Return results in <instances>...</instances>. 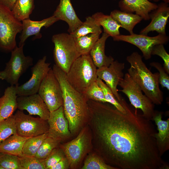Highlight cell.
<instances>
[{"instance_id":"6da1fadb","label":"cell","mask_w":169,"mask_h":169,"mask_svg":"<svg viewBox=\"0 0 169 169\" xmlns=\"http://www.w3.org/2000/svg\"><path fill=\"white\" fill-rule=\"evenodd\" d=\"M123 113L107 103L88 100L92 149L116 169H166L159 154L151 120L139 115L121 96Z\"/></svg>"},{"instance_id":"7a4b0ae2","label":"cell","mask_w":169,"mask_h":169,"mask_svg":"<svg viewBox=\"0 0 169 169\" xmlns=\"http://www.w3.org/2000/svg\"><path fill=\"white\" fill-rule=\"evenodd\" d=\"M52 69L60 86L64 111L68 121L69 130L72 136H76L88 124L90 118L88 99L69 84L66 73L55 64Z\"/></svg>"},{"instance_id":"3957f363","label":"cell","mask_w":169,"mask_h":169,"mask_svg":"<svg viewBox=\"0 0 169 169\" xmlns=\"http://www.w3.org/2000/svg\"><path fill=\"white\" fill-rule=\"evenodd\" d=\"M142 58L137 52L127 57L126 60L131 65L128 73L154 104L160 105L163 102V95L159 87V73H152Z\"/></svg>"},{"instance_id":"277c9868","label":"cell","mask_w":169,"mask_h":169,"mask_svg":"<svg viewBox=\"0 0 169 169\" xmlns=\"http://www.w3.org/2000/svg\"><path fill=\"white\" fill-rule=\"evenodd\" d=\"M97 67L89 54L80 55L66 74L67 80L76 90L84 95L89 87L98 78Z\"/></svg>"},{"instance_id":"5b68a950","label":"cell","mask_w":169,"mask_h":169,"mask_svg":"<svg viewBox=\"0 0 169 169\" xmlns=\"http://www.w3.org/2000/svg\"><path fill=\"white\" fill-rule=\"evenodd\" d=\"M52 41L54 44L55 64L66 74L74 61L80 55L74 38L70 34L63 33L53 35Z\"/></svg>"},{"instance_id":"8992f818","label":"cell","mask_w":169,"mask_h":169,"mask_svg":"<svg viewBox=\"0 0 169 169\" xmlns=\"http://www.w3.org/2000/svg\"><path fill=\"white\" fill-rule=\"evenodd\" d=\"M60 147L68 161L69 168H78L85 156L92 149L91 133L88 125L80 130L75 138Z\"/></svg>"},{"instance_id":"52a82bcc","label":"cell","mask_w":169,"mask_h":169,"mask_svg":"<svg viewBox=\"0 0 169 169\" xmlns=\"http://www.w3.org/2000/svg\"><path fill=\"white\" fill-rule=\"evenodd\" d=\"M22 28L12 10L0 3V48L9 52L13 50L17 46L16 36Z\"/></svg>"},{"instance_id":"ba28073f","label":"cell","mask_w":169,"mask_h":169,"mask_svg":"<svg viewBox=\"0 0 169 169\" xmlns=\"http://www.w3.org/2000/svg\"><path fill=\"white\" fill-rule=\"evenodd\" d=\"M122 91L128 98L131 105L142 112V116L148 120H152L155 110L154 105L149 98L143 94L139 85L128 73H126L119 84Z\"/></svg>"},{"instance_id":"9c48e42d","label":"cell","mask_w":169,"mask_h":169,"mask_svg":"<svg viewBox=\"0 0 169 169\" xmlns=\"http://www.w3.org/2000/svg\"><path fill=\"white\" fill-rule=\"evenodd\" d=\"M24 44L17 46L11 52L9 61L4 70L0 72V79L11 85L17 86L20 76L33 64V59L23 53Z\"/></svg>"},{"instance_id":"30bf717a","label":"cell","mask_w":169,"mask_h":169,"mask_svg":"<svg viewBox=\"0 0 169 169\" xmlns=\"http://www.w3.org/2000/svg\"><path fill=\"white\" fill-rule=\"evenodd\" d=\"M38 93L50 112L63 105L60 86L51 68L42 81Z\"/></svg>"},{"instance_id":"8fae6325","label":"cell","mask_w":169,"mask_h":169,"mask_svg":"<svg viewBox=\"0 0 169 169\" xmlns=\"http://www.w3.org/2000/svg\"><path fill=\"white\" fill-rule=\"evenodd\" d=\"M17 134L23 137H30L48 132L47 120L35 118L18 110L14 115Z\"/></svg>"},{"instance_id":"7c38bea8","label":"cell","mask_w":169,"mask_h":169,"mask_svg":"<svg viewBox=\"0 0 169 169\" xmlns=\"http://www.w3.org/2000/svg\"><path fill=\"white\" fill-rule=\"evenodd\" d=\"M112 38L115 41L125 42L136 46L141 50L146 60L151 58V51L154 46L159 44H166L169 40V37L166 35L161 34L149 37L134 33L130 35L120 34Z\"/></svg>"},{"instance_id":"4fadbf2b","label":"cell","mask_w":169,"mask_h":169,"mask_svg":"<svg viewBox=\"0 0 169 169\" xmlns=\"http://www.w3.org/2000/svg\"><path fill=\"white\" fill-rule=\"evenodd\" d=\"M46 56L39 59L31 69V76L23 84L16 86L18 96H27L38 93L43 79L51 69L46 62Z\"/></svg>"},{"instance_id":"5bb4252c","label":"cell","mask_w":169,"mask_h":169,"mask_svg":"<svg viewBox=\"0 0 169 169\" xmlns=\"http://www.w3.org/2000/svg\"><path fill=\"white\" fill-rule=\"evenodd\" d=\"M124 68V63L115 60L108 67L99 68L97 70L98 78L105 82L118 102L120 100L121 96L118 93L117 86L124 76L123 71Z\"/></svg>"},{"instance_id":"9a60e30c","label":"cell","mask_w":169,"mask_h":169,"mask_svg":"<svg viewBox=\"0 0 169 169\" xmlns=\"http://www.w3.org/2000/svg\"><path fill=\"white\" fill-rule=\"evenodd\" d=\"M49 128L48 136L61 142L72 136L69 130L68 121L65 116L63 106L50 112L47 120Z\"/></svg>"},{"instance_id":"2e32d148","label":"cell","mask_w":169,"mask_h":169,"mask_svg":"<svg viewBox=\"0 0 169 169\" xmlns=\"http://www.w3.org/2000/svg\"><path fill=\"white\" fill-rule=\"evenodd\" d=\"M18 109L27 111L30 115H37L46 120L50 114L47 105L38 93L27 96H18Z\"/></svg>"},{"instance_id":"e0dca14e","label":"cell","mask_w":169,"mask_h":169,"mask_svg":"<svg viewBox=\"0 0 169 169\" xmlns=\"http://www.w3.org/2000/svg\"><path fill=\"white\" fill-rule=\"evenodd\" d=\"M150 23L142 29L140 34L147 35L151 31H156L159 34L166 35V28L169 17L168 3L162 2L157 5L156 9L149 13Z\"/></svg>"},{"instance_id":"ac0fdd59","label":"cell","mask_w":169,"mask_h":169,"mask_svg":"<svg viewBox=\"0 0 169 169\" xmlns=\"http://www.w3.org/2000/svg\"><path fill=\"white\" fill-rule=\"evenodd\" d=\"M59 20L54 16L40 21L31 20L29 18L22 21V30L20 36L19 46L24 44V43L28 37L34 35L36 38H40L42 34L40 32L42 28H47Z\"/></svg>"},{"instance_id":"d6986e66","label":"cell","mask_w":169,"mask_h":169,"mask_svg":"<svg viewBox=\"0 0 169 169\" xmlns=\"http://www.w3.org/2000/svg\"><path fill=\"white\" fill-rule=\"evenodd\" d=\"M53 15L59 20H62L67 23L69 27L68 32L70 34L73 33L83 23L77 15L71 0H60Z\"/></svg>"},{"instance_id":"ffe728a7","label":"cell","mask_w":169,"mask_h":169,"mask_svg":"<svg viewBox=\"0 0 169 169\" xmlns=\"http://www.w3.org/2000/svg\"><path fill=\"white\" fill-rule=\"evenodd\" d=\"M162 112L155 111L152 119L155 122L158 131L155 134V138L161 157L169 149V119L166 120H162Z\"/></svg>"},{"instance_id":"44dd1931","label":"cell","mask_w":169,"mask_h":169,"mask_svg":"<svg viewBox=\"0 0 169 169\" xmlns=\"http://www.w3.org/2000/svg\"><path fill=\"white\" fill-rule=\"evenodd\" d=\"M119 5L122 11L135 12L145 20L150 19L149 13L157 7V4L148 0H122Z\"/></svg>"},{"instance_id":"7402d4cb","label":"cell","mask_w":169,"mask_h":169,"mask_svg":"<svg viewBox=\"0 0 169 169\" xmlns=\"http://www.w3.org/2000/svg\"><path fill=\"white\" fill-rule=\"evenodd\" d=\"M110 36L104 32L102 36L97 40L91 50L89 54L96 67L98 68L103 67H108L114 61L111 56H107L105 53L106 41Z\"/></svg>"},{"instance_id":"603a6c76","label":"cell","mask_w":169,"mask_h":169,"mask_svg":"<svg viewBox=\"0 0 169 169\" xmlns=\"http://www.w3.org/2000/svg\"><path fill=\"white\" fill-rule=\"evenodd\" d=\"M17 97L15 86L11 85L5 89L0 98V121L13 115L18 108Z\"/></svg>"},{"instance_id":"cb8c5ba5","label":"cell","mask_w":169,"mask_h":169,"mask_svg":"<svg viewBox=\"0 0 169 169\" xmlns=\"http://www.w3.org/2000/svg\"><path fill=\"white\" fill-rule=\"evenodd\" d=\"M110 15L120 26V27L128 31L130 35L133 34L135 26L143 19L137 14L132 13L115 10L110 13Z\"/></svg>"},{"instance_id":"d4e9b609","label":"cell","mask_w":169,"mask_h":169,"mask_svg":"<svg viewBox=\"0 0 169 169\" xmlns=\"http://www.w3.org/2000/svg\"><path fill=\"white\" fill-rule=\"evenodd\" d=\"M29 138L17 134L11 136L0 143V152L18 156L21 155L24 144Z\"/></svg>"},{"instance_id":"484cf974","label":"cell","mask_w":169,"mask_h":169,"mask_svg":"<svg viewBox=\"0 0 169 169\" xmlns=\"http://www.w3.org/2000/svg\"><path fill=\"white\" fill-rule=\"evenodd\" d=\"M97 23L103 28L104 32L112 38L120 34V25L110 15H105L101 12H97L92 16Z\"/></svg>"},{"instance_id":"4316f807","label":"cell","mask_w":169,"mask_h":169,"mask_svg":"<svg viewBox=\"0 0 169 169\" xmlns=\"http://www.w3.org/2000/svg\"><path fill=\"white\" fill-rule=\"evenodd\" d=\"M34 0H16L12 10L19 21L29 18L34 8Z\"/></svg>"},{"instance_id":"83f0119b","label":"cell","mask_w":169,"mask_h":169,"mask_svg":"<svg viewBox=\"0 0 169 169\" xmlns=\"http://www.w3.org/2000/svg\"><path fill=\"white\" fill-rule=\"evenodd\" d=\"M100 34L90 33L74 38L77 49L80 55L89 54L91 49L99 38Z\"/></svg>"},{"instance_id":"f1b7e54d","label":"cell","mask_w":169,"mask_h":169,"mask_svg":"<svg viewBox=\"0 0 169 169\" xmlns=\"http://www.w3.org/2000/svg\"><path fill=\"white\" fill-rule=\"evenodd\" d=\"M102 32L100 26L97 23L92 16H89L81 25L70 34L75 38L90 33H101Z\"/></svg>"},{"instance_id":"f546056e","label":"cell","mask_w":169,"mask_h":169,"mask_svg":"<svg viewBox=\"0 0 169 169\" xmlns=\"http://www.w3.org/2000/svg\"><path fill=\"white\" fill-rule=\"evenodd\" d=\"M48 136V132L27 139L23 146L22 154L35 156L43 141Z\"/></svg>"},{"instance_id":"4dcf8cb0","label":"cell","mask_w":169,"mask_h":169,"mask_svg":"<svg viewBox=\"0 0 169 169\" xmlns=\"http://www.w3.org/2000/svg\"><path fill=\"white\" fill-rule=\"evenodd\" d=\"M82 169H116L105 163L93 151L89 154L84 162Z\"/></svg>"},{"instance_id":"1f68e13d","label":"cell","mask_w":169,"mask_h":169,"mask_svg":"<svg viewBox=\"0 0 169 169\" xmlns=\"http://www.w3.org/2000/svg\"><path fill=\"white\" fill-rule=\"evenodd\" d=\"M60 143L59 141L48 136L42 142L35 156L41 160L45 159Z\"/></svg>"},{"instance_id":"d6a6232c","label":"cell","mask_w":169,"mask_h":169,"mask_svg":"<svg viewBox=\"0 0 169 169\" xmlns=\"http://www.w3.org/2000/svg\"><path fill=\"white\" fill-rule=\"evenodd\" d=\"M17 134L14 115L0 121V143L11 136Z\"/></svg>"},{"instance_id":"836d02e7","label":"cell","mask_w":169,"mask_h":169,"mask_svg":"<svg viewBox=\"0 0 169 169\" xmlns=\"http://www.w3.org/2000/svg\"><path fill=\"white\" fill-rule=\"evenodd\" d=\"M18 156L21 169H45L43 160L22 154Z\"/></svg>"},{"instance_id":"e575fe53","label":"cell","mask_w":169,"mask_h":169,"mask_svg":"<svg viewBox=\"0 0 169 169\" xmlns=\"http://www.w3.org/2000/svg\"><path fill=\"white\" fill-rule=\"evenodd\" d=\"M96 82L102 89L105 98L107 102L111 104L123 113H126V110L118 101L112 91L108 86L99 78H97Z\"/></svg>"},{"instance_id":"d590c367","label":"cell","mask_w":169,"mask_h":169,"mask_svg":"<svg viewBox=\"0 0 169 169\" xmlns=\"http://www.w3.org/2000/svg\"><path fill=\"white\" fill-rule=\"evenodd\" d=\"M0 165L4 169H21L18 156L0 152Z\"/></svg>"},{"instance_id":"8d00e7d4","label":"cell","mask_w":169,"mask_h":169,"mask_svg":"<svg viewBox=\"0 0 169 169\" xmlns=\"http://www.w3.org/2000/svg\"><path fill=\"white\" fill-rule=\"evenodd\" d=\"M84 95L89 100L107 103L103 91L96 81L92 83L87 89Z\"/></svg>"},{"instance_id":"74e56055","label":"cell","mask_w":169,"mask_h":169,"mask_svg":"<svg viewBox=\"0 0 169 169\" xmlns=\"http://www.w3.org/2000/svg\"><path fill=\"white\" fill-rule=\"evenodd\" d=\"M65 156V153L61 148L57 147L54 149L48 157L43 160L45 169H50Z\"/></svg>"},{"instance_id":"f35d334b","label":"cell","mask_w":169,"mask_h":169,"mask_svg":"<svg viewBox=\"0 0 169 169\" xmlns=\"http://www.w3.org/2000/svg\"><path fill=\"white\" fill-rule=\"evenodd\" d=\"M151 54L157 55L161 58L164 61L163 68L168 74H169V54L165 50L164 44L156 45L153 47Z\"/></svg>"},{"instance_id":"ab89813d","label":"cell","mask_w":169,"mask_h":169,"mask_svg":"<svg viewBox=\"0 0 169 169\" xmlns=\"http://www.w3.org/2000/svg\"><path fill=\"white\" fill-rule=\"evenodd\" d=\"M150 65L156 68L159 71V82L162 88H166L169 90V76L163 67L160 63L153 62Z\"/></svg>"},{"instance_id":"60d3db41","label":"cell","mask_w":169,"mask_h":169,"mask_svg":"<svg viewBox=\"0 0 169 169\" xmlns=\"http://www.w3.org/2000/svg\"><path fill=\"white\" fill-rule=\"evenodd\" d=\"M69 168V161L65 156L52 166L50 169H68Z\"/></svg>"},{"instance_id":"b9f144b4","label":"cell","mask_w":169,"mask_h":169,"mask_svg":"<svg viewBox=\"0 0 169 169\" xmlns=\"http://www.w3.org/2000/svg\"><path fill=\"white\" fill-rule=\"evenodd\" d=\"M16 0H0V3L12 10Z\"/></svg>"},{"instance_id":"7bdbcfd3","label":"cell","mask_w":169,"mask_h":169,"mask_svg":"<svg viewBox=\"0 0 169 169\" xmlns=\"http://www.w3.org/2000/svg\"><path fill=\"white\" fill-rule=\"evenodd\" d=\"M150 1H153L155 2H158L160 1H162L163 2L168 3H169V0H148Z\"/></svg>"},{"instance_id":"ee69618b","label":"cell","mask_w":169,"mask_h":169,"mask_svg":"<svg viewBox=\"0 0 169 169\" xmlns=\"http://www.w3.org/2000/svg\"><path fill=\"white\" fill-rule=\"evenodd\" d=\"M0 169H4L1 165H0Z\"/></svg>"}]
</instances>
